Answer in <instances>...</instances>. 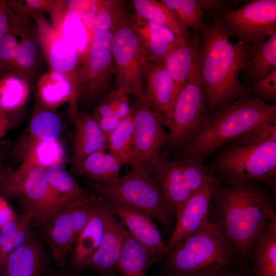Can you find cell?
Returning a JSON list of instances; mask_svg holds the SVG:
<instances>
[{"label":"cell","mask_w":276,"mask_h":276,"mask_svg":"<svg viewBox=\"0 0 276 276\" xmlns=\"http://www.w3.org/2000/svg\"><path fill=\"white\" fill-rule=\"evenodd\" d=\"M217 222L236 250L240 260L246 258L257 237L276 221L273 205L258 185H229L216 190Z\"/></svg>","instance_id":"7a4b0ae2"},{"label":"cell","mask_w":276,"mask_h":276,"mask_svg":"<svg viewBox=\"0 0 276 276\" xmlns=\"http://www.w3.org/2000/svg\"><path fill=\"white\" fill-rule=\"evenodd\" d=\"M134 12L140 16L164 27L183 41L191 32L181 22L176 15L156 0H132L130 1Z\"/></svg>","instance_id":"f546056e"},{"label":"cell","mask_w":276,"mask_h":276,"mask_svg":"<svg viewBox=\"0 0 276 276\" xmlns=\"http://www.w3.org/2000/svg\"><path fill=\"white\" fill-rule=\"evenodd\" d=\"M9 172V171L5 170L0 164V183L4 180Z\"/></svg>","instance_id":"816d5d0a"},{"label":"cell","mask_w":276,"mask_h":276,"mask_svg":"<svg viewBox=\"0 0 276 276\" xmlns=\"http://www.w3.org/2000/svg\"><path fill=\"white\" fill-rule=\"evenodd\" d=\"M215 276H251L249 271L243 269L241 266L239 268L231 267L223 270Z\"/></svg>","instance_id":"c3c4849f"},{"label":"cell","mask_w":276,"mask_h":276,"mask_svg":"<svg viewBox=\"0 0 276 276\" xmlns=\"http://www.w3.org/2000/svg\"><path fill=\"white\" fill-rule=\"evenodd\" d=\"M133 118L131 109L129 114L120 122L107 138L108 151L124 164H130L133 153Z\"/></svg>","instance_id":"d6a6232c"},{"label":"cell","mask_w":276,"mask_h":276,"mask_svg":"<svg viewBox=\"0 0 276 276\" xmlns=\"http://www.w3.org/2000/svg\"><path fill=\"white\" fill-rule=\"evenodd\" d=\"M248 95L264 102L275 104L276 69L246 87Z\"/></svg>","instance_id":"ab89813d"},{"label":"cell","mask_w":276,"mask_h":276,"mask_svg":"<svg viewBox=\"0 0 276 276\" xmlns=\"http://www.w3.org/2000/svg\"><path fill=\"white\" fill-rule=\"evenodd\" d=\"M151 175L175 217L188 199L214 177L211 167L192 158L168 160L160 157Z\"/></svg>","instance_id":"ba28073f"},{"label":"cell","mask_w":276,"mask_h":276,"mask_svg":"<svg viewBox=\"0 0 276 276\" xmlns=\"http://www.w3.org/2000/svg\"><path fill=\"white\" fill-rule=\"evenodd\" d=\"M62 33L66 41L76 51H83L87 45L88 36L80 16L76 12L70 10L66 14L63 24Z\"/></svg>","instance_id":"d590c367"},{"label":"cell","mask_w":276,"mask_h":276,"mask_svg":"<svg viewBox=\"0 0 276 276\" xmlns=\"http://www.w3.org/2000/svg\"><path fill=\"white\" fill-rule=\"evenodd\" d=\"M96 120L101 130L107 138L108 135L117 128L121 120L116 114H112Z\"/></svg>","instance_id":"ee69618b"},{"label":"cell","mask_w":276,"mask_h":276,"mask_svg":"<svg viewBox=\"0 0 276 276\" xmlns=\"http://www.w3.org/2000/svg\"><path fill=\"white\" fill-rule=\"evenodd\" d=\"M208 118V100L201 82L198 62L177 94L172 108L166 155L180 151L199 132Z\"/></svg>","instance_id":"52a82bcc"},{"label":"cell","mask_w":276,"mask_h":276,"mask_svg":"<svg viewBox=\"0 0 276 276\" xmlns=\"http://www.w3.org/2000/svg\"><path fill=\"white\" fill-rule=\"evenodd\" d=\"M211 167L228 185L275 184L276 121L261 125L222 146Z\"/></svg>","instance_id":"3957f363"},{"label":"cell","mask_w":276,"mask_h":276,"mask_svg":"<svg viewBox=\"0 0 276 276\" xmlns=\"http://www.w3.org/2000/svg\"><path fill=\"white\" fill-rule=\"evenodd\" d=\"M276 121V105L245 96L209 116L197 135L174 159L204 161L217 149L265 124Z\"/></svg>","instance_id":"277c9868"},{"label":"cell","mask_w":276,"mask_h":276,"mask_svg":"<svg viewBox=\"0 0 276 276\" xmlns=\"http://www.w3.org/2000/svg\"><path fill=\"white\" fill-rule=\"evenodd\" d=\"M199 34L198 70L207 98L209 117L238 98L249 96L240 74L253 48L232 42L215 18L205 22Z\"/></svg>","instance_id":"6da1fadb"},{"label":"cell","mask_w":276,"mask_h":276,"mask_svg":"<svg viewBox=\"0 0 276 276\" xmlns=\"http://www.w3.org/2000/svg\"><path fill=\"white\" fill-rule=\"evenodd\" d=\"M197 2L203 12L204 19L205 17H209L211 18L210 20L231 10L225 1L197 0Z\"/></svg>","instance_id":"7bdbcfd3"},{"label":"cell","mask_w":276,"mask_h":276,"mask_svg":"<svg viewBox=\"0 0 276 276\" xmlns=\"http://www.w3.org/2000/svg\"><path fill=\"white\" fill-rule=\"evenodd\" d=\"M22 159V162L18 168L14 172L9 171L8 175L1 182H14L35 167L47 169L53 165H62L65 162V152L61 144L57 140L35 145L25 155Z\"/></svg>","instance_id":"d4e9b609"},{"label":"cell","mask_w":276,"mask_h":276,"mask_svg":"<svg viewBox=\"0 0 276 276\" xmlns=\"http://www.w3.org/2000/svg\"><path fill=\"white\" fill-rule=\"evenodd\" d=\"M133 118L132 169L151 174L153 167L168 139L163 118L145 100L134 98L131 104Z\"/></svg>","instance_id":"30bf717a"},{"label":"cell","mask_w":276,"mask_h":276,"mask_svg":"<svg viewBox=\"0 0 276 276\" xmlns=\"http://www.w3.org/2000/svg\"><path fill=\"white\" fill-rule=\"evenodd\" d=\"M75 126L72 170L76 174L85 159L94 152L107 149V138L93 116L72 110Z\"/></svg>","instance_id":"ffe728a7"},{"label":"cell","mask_w":276,"mask_h":276,"mask_svg":"<svg viewBox=\"0 0 276 276\" xmlns=\"http://www.w3.org/2000/svg\"><path fill=\"white\" fill-rule=\"evenodd\" d=\"M132 24L137 32L154 41L175 48L182 41L168 29L150 21L134 12Z\"/></svg>","instance_id":"e575fe53"},{"label":"cell","mask_w":276,"mask_h":276,"mask_svg":"<svg viewBox=\"0 0 276 276\" xmlns=\"http://www.w3.org/2000/svg\"><path fill=\"white\" fill-rule=\"evenodd\" d=\"M36 55L34 42L30 39L23 41L18 47L14 62L23 67H29L34 62Z\"/></svg>","instance_id":"b9f144b4"},{"label":"cell","mask_w":276,"mask_h":276,"mask_svg":"<svg viewBox=\"0 0 276 276\" xmlns=\"http://www.w3.org/2000/svg\"><path fill=\"white\" fill-rule=\"evenodd\" d=\"M190 32L199 31L204 16L197 0H160Z\"/></svg>","instance_id":"836d02e7"},{"label":"cell","mask_w":276,"mask_h":276,"mask_svg":"<svg viewBox=\"0 0 276 276\" xmlns=\"http://www.w3.org/2000/svg\"><path fill=\"white\" fill-rule=\"evenodd\" d=\"M102 200L104 229L99 246L87 268L100 276H114L124 227L108 210L102 198Z\"/></svg>","instance_id":"ac0fdd59"},{"label":"cell","mask_w":276,"mask_h":276,"mask_svg":"<svg viewBox=\"0 0 276 276\" xmlns=\"http://www.w3.org/2000/svg\"><path fill=\"white\" fill-rule=\"evenodd\" d=\"M25 96L24 87L18 79L10 78L0 85V104L5 112L18 107Z\"/></svg>","instance_id":"f35d334b"},{"label":"cell","mask_w":276,"mask_h":276,"mask_svg":"<svg viewBox=\"0 0 276 276\" xmlns=\"http://www.w3.org/2000/svg\"><path fill=\"white\" fill-rule=\"evenodd\" d=\"M49 55L53 67L62 73L70 71L77 63V51L65 39L56 41L50 49Z\"/></svg>","instance_id":"8d00e7d4"},{"label":"cell","mask_w":276,"mask_h":276,"mask_svg":"<svg viewBox=\"0 0 276 276\" xmlns=\"http://www.w3.org/2000/svg\"><path fill=\"white\" fill-rule=\"evenodd\" d=\"M111 48L114 66L113 88L145 100L144 59L132 19L113 32Z\"/></svg>","instance_id":"8fae6325"},{"label":"cell","mask_w":276,"mask_h":276,"mask_svg":"<svg viewBox=\"0 0 276 276\" xmlns=\"http://www.w3.org/2000/svg\"><path fill=\"white\" fill-rule=\"evenodd\" d=\"M128 3L125 1H99L98 9L92 30L93 39L113 32L120 27L130 22L134 11L129 10Z\"/></svg>","instance_id":"f1b7e54d"},{"label":"cell","mask_w":276,"mask_h":276,"mask_svg":"<svg viewBox=\"0 0 276 276\" xmlns=\"http://www.w3.org/2000/svg\"><path fill=\"white\" fill-rule=\"evenodd\" d=\"M102 199L108 210L135 240L155 258L165 256L166 244L154 220L149 215L129 205Z\"/></svg>","instance_id":"9a60e30c"},{"label":"cell","mask_w":276,"mask_h":276,"mask_svg":"<svg viewBox=\"0 0 276 276\" xmlns=\"http://www.w3.org/2000/svg\"><path fill=\"white\" fill-rule=\"evenodd\" d=\"M215 18L227 37L257 48L276 32V1H250Z\"/></svg>","instance_id":"9c48e42d"},{"label":"cell","mask_w":276,"mask_h":276,"mask_svg":"<svg viewBox=\"0 0 276 276\" xmlns=\"http://www.w3.org/2000/svg\"><path fill=\"white\" fill-rule=\"evenodd\" d=\"M62 268L55 271H49L44 276H79L75 272L65 270Z\"/></svg>","instance_id":"681fc988"},{"label":"cell","mask_w":276,"mask_h":276,"mask_svg":"<svg viewBox=\"0 0 276 276\" xmlns=\"http://www.w3.org/2000/svg\"><path fill=\"white\" fill-rule=\"evenodd\" d=\"M51 191L62 208L85 202L94 195L81 187L62 165L46 169Z\"/></svg>","instance_id":"484cf974"},{"label":"cell","mask_w":276,"mask_h":276,"mask_svg":"<svg viewBox=\"0 0 276 276\" xmlns=\"http://www.w3.org/2000/svg\"><path fill=\"white\" fill-rule=\"evenodd\" d=\"M106 148L99 149L90 154L85 159L75 174L101 183L117 179L123 164L114 155L109 151L106 152Z\"/></svg>","instance_id":"4dcf8cb0"},{"label":"cell","mask_w":276,"mask_h":276,"mask_svg":"<svg viewBox=\"0 0 276 276\" xmlns=\"http://www.w3.org/2000/svg\"><path fill=\"white\" fill-rule=\"evenodd\" d=\"M18 45L13 35L6 34L0 39V68L14 62Z\"/></svg>","instance_id":"60d3db41"},{"label":"cell","mask_w":276,"mask_h":276,"mask_svg":"<svg viewBox=\"0 0 276 276\" xmlns=\"http://www.w3.org/2000/svg\"><path fill=\"white\" fill-rule=\"evenodd\" d=\"M0 123L8 130L10 128V122L6 112L3 109L0 104Z\"/></svg>","instance_id":"f907efd6"},{"label":"cell","mask_w":276,"mask_h":276,"mask_svg":"<svg viewBox=\"0 0 276 276\" xmlns=\"http://www.w3.org/2000/svg\"><path fill=\"white\" fill-rule=\"evenodd\" d=\"M274 69H276V32L261 45L253 48L252 55L241 72V82L246 88Z\"/></svg>","instance_id":"83f0119b"},{"label":"cell","mask_w":276,"mask_h":276,"mask_svg":"<svg viewBox=\"0 0 276 276\" xmlns=\"http://www.w3.org/2000/svg\"><path fill=\"white\" fill-rule=\"evenodd\" d=\"M47 254L32 233L6 259L0 276H44L49 271Z\"/></svg>","instance_id":"d6986e66"},{"label":"cell","mask_w":276,"mask_h":276,"mask_svg":"<svg viewBox=\"0 0 276 276\" xmlns=\"http://www.w3.org/2000/svg\"><path fill=\"white\" fill-rule=\"evenodd\" d=\"M247 257L251 276H276V221L270 222L259 235Z\"/></svg>","instance_id":"cb8c5ba5"},{"label":"cell","mask_w":276,"mask_h":276,"mask_svg":"<svg viewBox=\"0 0 276 276\" xmlns=\"http://www.w3.org/2000/svg\"><path fill=\"white\" fill-rule=\"evenodd\" d=\"M28 4L31 7L36 8L39 7L41 4V1H27Z\"/></svg>","instance_id":"f5cc1de1"},{"label":"cell","mask_w":276,"mask_h":276,"mask_svg":"<svg viewBox=\"0 0 276 276\" xmlns=\"http://www.w3.org/2000/svg\"><path fill=\"white\" fill-rule=\"evenodd\" d=\"M15 215L6 199L0 195V228L6 222L13 219Z\"/></svg>","instance_id":"bcb514c9"},{"label":"cell","mask_w":276,"mask_h":276,"mask_svg":"<svg viewBox=\"0 0 276 276\" xmlns=\"http://www.w3.org/2000/svg\"><path fill=\"white\" fill-rule=\"evenodd\" d=\"M95 195L139 209L165 227L175 216L151 174L132 170L128 174L109 182L91 181Z\"/></svg>","instance_id":"8992f818"},{"label":"cell","mask_w":276,"mask_h":276,"mask_svg":"<svg viewBox=\"0 0 276 276\" xmlns=\"http://www.w3.org/2000/svg\"><path fill=\"white\" fill-rule=\"evenodd\" d=\"M144 83L146 103L167 126L175 101V86L164 60L144 61Z\"/></svg>","instance_id":"e0dca14e"},{"label":"cell","mask_w":276,"mask_h":276,"mask_svg":"<svg viewBox=\"0 0 276 276\" xmlns=\"http://www.w3.org/2000/svg\"><path fill=\"white\" fill-rule=\"evenodd\" d=\"M112 34L94 39L89 47L87 58V84L81 90L86 100L98 103L113 88L114 66L111 54Z\"/></svg>","instance_id":"5bb4252c"},{"label":"cell","mask_w":276,"mask_h":276,"mask_svg":"<svg viewBox=\"0 0 276 276\" xmlns=\"http://www.w3.org/2000/svg\"><path fill=\"white\" fill-rule=\"evenodd\" d=\"M61 128V120L56 114L48 111L36 113L17 142L15 155L18 159H22L35 145L58 140Z\"/></svg>","instance_id":"603a6c76"},{"label":"cell","mask_w":276,"mask_h":276,"mask_svg":"<svg viewBox=\"0 0 276 276\" xmlns=\"http://www.w3.org/2000/svg\"><path fill=\"white\" fill-rule=\"evenodd\" d=\"M0 130H2L5 133H6L8 130V129L6 128L1 123H0Z\"/></svg>","instance_id":"11a10c76"},{"label":"cell","mask_w":276,"mask_h":276,"mask_svg":"<svg viewBox=\"0 0 276 276\" xmlns=\"http://www.w3.org/2000/svg\"><path fill=\"white\" fill-rule=\"evenodd\" d=\"M51 76L54 81L44 86L41 90V98L44 103L55 105L74 96L71 84L62 73L55 71Z\"/></svg>","instance_id":"74e56055"},{"label":"cell","mask_w":276,"mask_h":276,"mask_svg":"<svg viewBox=\"0 0 276 276\" xmlns=\"http://www.w3.org/2000/svg\"><path fill=\"white\" fill-rule=\"evenodd\" d=\"M0 195L5 198H18L24 213L31 214L33 221L41 226L62 209L50 188L46 169L42 167L31 169L14 182L0 183Z\"/></svg>","instance_id":"4fadbf2b"},{"label":"cell","mask_w":276,"mask_h":276,"mask_svg":"<svg viewBox=\"0 0 276 276\" xmlns=\"http://www.w3.org/2000/svg\"><path fill=\"white\" fill-rule=\"evenodd\" d=\"M97 196L89 220L76 238L70 252L72 267L76 271L87 267L100 244L104 229L101 197Z\"/></svg>","instance_id":"44dd1931"},{"label":"cell","mask_w":276,"mask_h":276,"mask_svg":"<svg viewBox=\"0 0 276 276\" xmlns=\"http://www.w3.org/2000/svg\"><path fill=\"white\" fill-rule=\"evenodd\" d=\"M1 76V75H0Z\"/></svg>","instance_id":"6f0895ef"},{"label":"cell","mask_w":276,"mask_h":276,"mask_svg":"<svg viewBox=\"0 0 276 276\" xmlns=\"http://www.w3.org/2000/svg\"><path fill=\"white\" fill-rule=\"evenodd\" d=\"M6 133L2 130H0V140L4 136V134H5Z\"/></svg>","instance_id":"9f6ffc18"},{"label":"cell","mask_w":276,"mask_h":276,"mask_svg":"<svg viewBox=\"0 0 276 276\" xmlns=\"http://www.w3.org/2000/svg\"><path fill=\"white\" fill-rule=\"evenodd\" d=\"M199 45V31L191 32L164 60L174 84L175 99L198 62Z\"/></svg>","instance_id":"7402d4cb"},{"label":"cell","mask_w":276,"mask_h":276,"mask_svg":"<svg viewBox=\"0 0 276 276\" xmlns=\"http://www.w3.org/2000/svg\"><path fill=\"white\" fill-rule=\"evenodd\" d=\"M6 7L0 2V39L7 33L8 28V18Z\"/></svg>","instance_id":"7dc6e473"},{"label":"cell","mask_w":276,"mask_h":276,"mask_svg":"<svg viewBox=\"0 0 276 276\" xmlns=\"http://www.w3.org/2000/svg\"><path fill=\"white\" fill-rule=\"evenodd\" d=\"M129 95L126 93H123L118 103L115 114L120 120L127 117L131 112Z\"/></svg>","instance_id":"f6af8a7d"},{"label":"cell","mask_w":276,"mask_h":276,"mask_svg":"<svg viewBox=\"0 0 276 276\" xmlns=\"http://www.w3.org/2000/svg\"><path fill=\"white\" fill-rule=\"evenodd\" d=\"M217 274H200V275H189V276H215ZM162 276H174L171 275L164 274H163Z\"/></svg>","instance_id":"db71d44e"},{"label":"cell","mask_w":276,"mask_h":276,"mask_svg":"<svg viewBox=\"0 0 276 276\" xmlns=\"http://www.w3.org/2000/svg\"><path fill=\"white\" fill-rule=\"evenodd\" d=\"M155 257L135 240L124 227L123 240L117 270L122 276H146Z\"/></svg>","instance_id":"4316f807"},{"label":"cell","mask_w":276,"mask_h":276,"mask_svg":"<svg viewBox=\"0 0 276 276\" xmlns=\"http://www.w3.org/2000/svg\"><path fill=\"white\" fill-rule=\"evenodd\" d=\"M97 199L94 195L85 202L61 209L41 226L58 267L65 265L77 237L89 220Z\"/></svg>","instance_id":"7c38bea8"},{"label":"cell","mask_w":276,"mask_h":276,"mask_svg":"<svg viewBox=\"0 0 276 276\" xmlns=\"http://www.w3.org/2000/svg\"><path fill=\"white\" fill-rule=\"evenodd\" d=\"M218 188V183L214 177L185 202L176 217L173 231L166 244V254L177 243L199 229L208 219L210 206Z\"/></svg>","instance_id":"2e32d148"},{"label":"cell","mask_w":276,"mask_h":276,"mask_svg":"<svg viewBox=\"0 0 276 276\" xmlns=\"http://www.w3.org/2000/svg\"><path fill=\"white\" fill-rule=\"evenodd\" d=\"M31 214L24 213L15 215L0 228V273L8 256L21 245L32 233Z\"/></svg>","instance_id":"1f68e13d"},{"label":"cell","mask_w":276,"mask_h":276,"mask_svg":"<svg viewBox=\"0 0 276 276\" xmlns=\"http://www.w3.org/2000/svg\"><path fill=\"white\" fill-rule=\"evenodd\" d=\"M164 258V274L174 276L217 274L233 267L239 259L219 224L209 219Z\"/></svg>","instance_id":"5b68a950"}]
</instances>
